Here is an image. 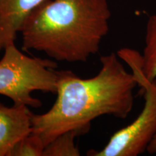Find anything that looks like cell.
Returning a JSON list of instances; mask_svg holds the SVG:
<instances>
[{
  "label": "cell",
  "instance_id": "6da1fadb",
  "mask_svg": "<svg viewBox=\"0 0 156 156\" xmlns=\"http://www.w3.org/2000/svg\"><path fill=\"white\" fill-rule=\"evenodd\" d=\"M100 61V71L88 79L60 71L54 104L47 112L32 116V132L41 137L45 146L64 132L87 133L98 117L124 119L132 112L138 85L133 73L126 71L117 54L101 56Z\"/></svg>",
  "mask_w": 156,
  "mask_h": 156
},
{
  "label": "cell",
  "instance_id": "7a4b0ae2",
  "mask_svg": "<svg viewBox=\"0 0 156 156\" xmlns=\"http://www.w3.org/2000/svg\"><path fill=\"white\" fill-rule=\"evenodd\" d=\"M108 0H45L25 20L23 49L58 62H85L109 31Z\"/></svg>",
  "mask_w": 156,
  "mask_h": 156
},
{
  "label": "cell",
  "instance_id": "3957f363",
  "mask_svg": "<svg viewBox=\"0 0 156 156\" xmlns=\"http://www.w3.org/2000/svg\"><path fill=\"white\" fill-rule=\"evenodd\" d=\"M0 59V95L9 98L15 105L39 108L41 102L31 95L34 91L56 93L60 71L50 59L30 57L15 44L7 46Z\"/></svg>",
  "mask_w": 156,
  "mask_h": 156
},
{
  "label": "cell",
  "instance_id": "277c9868",
  "mask_svg": "<svg viewBox=\"0 0 156 156\" xmlns=\"http://www.w3.org/2000/svg\"><path fill=\"white\" fill-rule=\"evenodd\" d=\"M117 55L130 67L143 92L145 104L136 119L115 132L100 151H90L89 156H137L147 151L156 134V79L150 81L140 67L141 54L129 48H121Z\"/></svg>",
  "mask_w": 156,
  "mask_h": 156
},
{
  "label": "cell",
  "instance_id": "5b68a950",
  "mask_svg": "<svg viewBox=\"0 0 156 156\" xmlns=\"http://www.w3.org/2000/svg\"><path fill=\"white\" fill-rule=\"evenodd\" d=\"M26 105L0 104V156H9L17 142L32 132V116Z\"/></svg>",
  "mask_w": 156,
  "mask_h": 156
},
{
  "label": "cell",
  "instance_id": "8992f818",
  "mask_svg": "<svg viewBox=\"0 0 156 156\" xmlns=\"http://www.w3.org/2000/svg\"><path fill=\"white\" fill-rule=\"evenodd\" d=\"M45 0H0V51L15 44L31 12Z\"/></svg>",
  "mask_w": 156,
  "mask_h": 156
},
{
  "label": "cell",
  "instance_id": "52a82bcc",
  "mask_svg": "<svg viewBox=\"0 0 156 156\" xmlns=\"http://www.w3.org/2000/svg\"><path fill=\"white\" fill-rule=\"evenodd\" d=\"M140 67L147 80L156 79V15H152L147 19Z\"/></svg>",
  "mask_w": 156,
  "mask_h": 156
},
{
  "label": "cell",
  "instance_id": "ba28073f",
  "mask_svg": "<svg viewBox=\"0 0 156 156\" xmlns=\"http://www.w3.org/2000/svg\"><path fill=\"white\" fill-rule=\"evenodd\" d=\"M79 136L75 131L60 134L44 148L43 156H79L80 152L75 145V139Z\"/></svg>",
  "mask_w": 156,
  "mask_h": 156
},
{
  "label": "cell",
  "instance_id": "9c48e42d",
  "mask_svg": "<svg viewBox=\"0 0 156 156\" xmlns=\"http://www.w3.org/2000/svg\"><path fill=\"white\" fill-rule=\"evenodd\" d=\"M45 147L41 137L31 132L17 142L9 156H43Z\"/></svg>",
  "mask_w": 156,
  "mask_h": 156
},
{
  "label": "cell",
  "instance_id": "30bf717a",
  "mask_svg": "<svg viewBox=\"0 0 156 156\" xmlns=\"http://www.w3.org/2000/svg\"><path fill=\"white\" fill-rule=\"evenodd\" d=\"M147 151L150 154H155L156 153V134L154 136L153 139L151 142V143L148 145Z\"/></svg>",
  "mask_w": 156,
  "mask_h": 156
}]
</instances>
